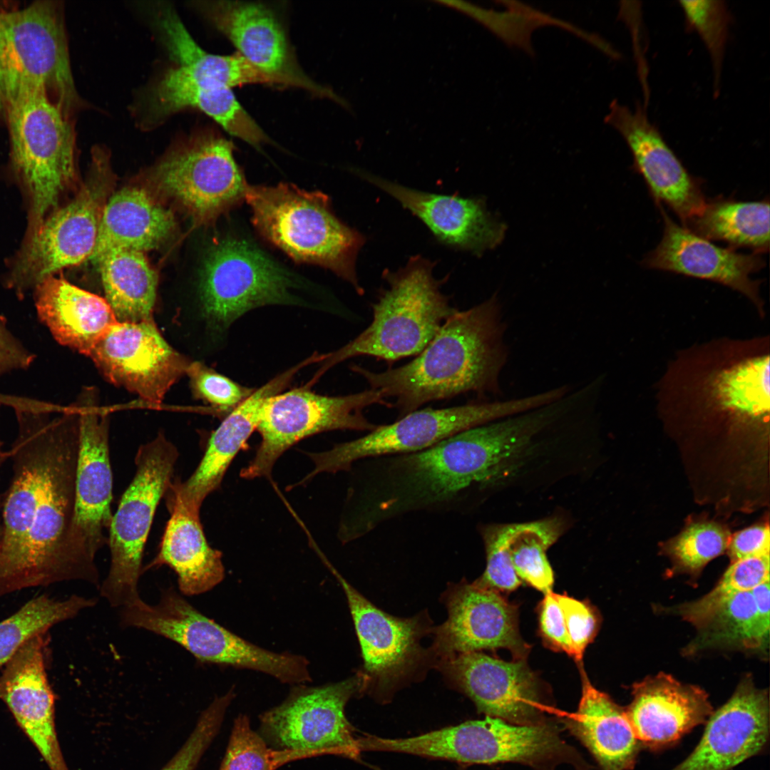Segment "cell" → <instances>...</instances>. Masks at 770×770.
<instances>
[{
    "label": "cell",
    "mask_w": 770,
    "mask_h": 770,
    "mask_svg": "<svg viewBox=\"0 0 770 770\" xmlns=\"http://www.w3.org/2000/svg\"><path fill=\"white\" fill-rule=\"evenodd\" d=\"M441 3L466 13L483 24L508 46L519 48L530 56H535L532 34L541 26H559L591 45H594L597 39L596 34L517 1H500L505 7V10L501 11L483 9L464 1Z\"/></svg>",
    "instance_id": "cell-39"
},
{
    "label": "cell",
    "mask_w": 770,
    "mask_h": 770,
    "mask_svg": "<svg viewBox=\"0 0 770 770\" xmlns=\"http://www.w3.org/2000/svg\"><path fill=\"white\" fill-rule=\"evenodd\" d=\"M544 402L543 395L537 394L508 401L416 410L328 451L307 453L314 468L304 480L323 472L349 471L355 463L364 459L419 451L471 428L537 409Z\"/></svg>",
    "instance_id": "cell-11"
},
{
    "label": "cell",
    "mask_w": 770,
    "mask_h": 770,
    "mask_svg": "<svg viewBox=\"0 0 770 770\" xmlns=\"http://www.w3.org/2000/svg\"><path fill=\"white\" fill-rule=\"evenodd\" d=\"M235 696L232 687L224 694L215 697L200 714L183 745L160 770H195L218 734Z\"/></svg>",
    "instance_id": "cell-45"
},
{
    "label": "cell",
    "mask_w": 770,
    "mask_h": 770,
    "mask_svg": "<svg viewBox=\"0 0 770 770\" xmlns=\"http://www.w3.org/2000/svg\"><path fill=\"white\" fill-rule=\"evenodd\" d=\"M1 404H0V406H1ZM2 447H3V442H2L1 439L0 438V454H1V453H2L3 452H4V451H2Z\"/></svg>",
    "instance_id": "cell-54"
},
{
    "label": "cell",
    "mask_w": 770,
    "mask_h": 770,
    "mask_svg": "<svg viewBox=\"0 0 770 770\" xmlns=\"http://www.w3.org/2000/svg\"><path fill=\"white\" fill-rule=\"evenodd\" d=\"M539 625L542 637L549 646L573 657L564 616L553 592L545 595L540 603Z\"/></svg>",
    "instance_id": "cell-50"
},
{
    "label": "cell",
    "mask_w": 770,
    "mask_h": 770,
    "mask_svg": "<svg viewBox=\"0 0 770 770\" xmlns=\"http://www.w3.org/2000/svg\"><path fill=\"white\" fill-rule=\"evenodd\" d=\"M564 523L558 517L513 523L510 552L515 573L544 595L552 592L554 574L546 551L561 535Z\"/></svg>",
    "instance_id": "cell-41"
},
{
    "label": "cell",
    "mask_w": 770,
    "mask_h": 770,
    "mask_svg": "<svg viewBox=\"0 0 770 770\" xmlns=\"http://www.w3.org/2000/svg\"><path fill=\"white\" fill-rule=\"evenodd\" d=\"M625 712L641 745L657 749L706 723L713 709L701 688L659 673L633 685Z\"/></svg>",
    "instance_id": "cell-28"
},
{
    "label": "cell",
    "mask_w": 770,
    "mask_h": 770,
    "mask_svg": "<svg viewBox=\"0 0 770 770\" xmlns=\"http://www.w3.org/2000/svg\"><path fill=\"white\" fill-rule=\"evenodd\" d=\"M769 555L732 562L718 584L702 598L680 605L674 610L699 627L726 600L735 594L750 591L769 580Z\"/></svg>",
    "instance_id": "cell-42"
},
{
    "label": "cell",
    "mask_w": 770,
    "mask_h": 770,
    "mask_svg": "<svg viewBox=\"0 0 770 770\" xmlns=\"http://www.w3.org/2000/svg\"><path fill=\"white\" fill-rule=\"evenodd\" d=\"M166 502L170 517L157 555L143 570L167 565L177 575L182 595L206 592L224 579L222 553L209 545L200 514L177 500L166 498Z\"/></svg>",
    "instance_id": "cell-32"
},
{
    "label": "cell",
    "mask_w": 770,
    "mask_h": 770,
    "mask_svg": "<svg viewBox=\"0 0 770 770\" xmlns=\"http://www.w3.org/2000/svg\"><path fill=\"white\" fill-rule=\"evenodd\" d=\"M344 591L360 643L364 669L381 688L389 687L411 669L420 653L421 628L416 619H401L381 611L335 569Z\"/></svg>",
    "instance_id": "cell-29"
},
{
    "label": "cell",
    "mask_w": 770,
    "mask_h": 770,
    "mask_svg": "<svg viewBox=\"0 0 770 770\" xmlns=\"http://www.w3.org/2000/svg\"><path fill=\"white\" fill-rule=\"evenodd\" d=\"M232 142L212 130L192 135L155 168V186L201 224L245 200L249 185L235 161Z\"/></svg>",
    "instance_id": "cell-15"
},
{
    "label": "cell",
    "mask_w": 770,
    "mask_h": 770,
    "mask_svg": "<svg viewBox=\"0 0 770 770\" xmlns=\"http://www.w3.org/2000/svg\"><path fill=\"white\" fill-rule=\"evenodd\" d=\"M111 383L159 404L190 361L175 351L153 319L118 322L88 356Z\"/></svg>",
    "instance_id": "cell-18"
},
{
    "label": "cell",
    "mask_w": 770,
    "mask_h": 770,
    "mask_svg": "<svg viewBox=\"0 0 770 770\" xmlns=\"http://www.w3.org/2000/svg\"><path fill=\"white\" fill-rule=\"evenodd\" d=\"M301 369L294 366L273 378L227 414L211 435L205 452L193 473L185 481H172L164 496L200 514L205 498L220 486L237 453L257 429L266 400L286 387Z\"/></svg>",
    "instance_id": "cell-27"
},
{
    "label": "cell",
    "mask_w": 770,
    "mask_h": 770,
    "mask_svg": "<svg viewBox=\"0 0 770 770\" xmlns=\"http://www.w3.org/2000/svg\"><path fill=\"white\" fill-rule=\"evenodd\" d=\"M120 616L123 626L169 639L200 662L258 671L292 685L312 680L305 657L247 641L201 613L173 587L165 589L155 605L140 599L122 607Z\"/></svg>",
    "instance_id": "cell-9"
},
{
    "label": "cell",
    "mask_w": 770,
    "mask_h": 770,
    "mask_svg": "<svg viewBox=\"0 0 770 770\" xmlns=\"http://www.w3.org/2000/svg\"><path fill=\"white\" fill-rule=\"evenodd\" d=\"M729 543V533L722 526L713 523H694L673 541L670 553L682 568L697 570L721 555Z\"/></svg>",
    "instance_id": "cell-47"
},
{
    "label": "cell",
    "mask_w": 770,
    "mask_h": 770,
    "mask_svg": "<svg viewBox=\"0 0 770 770\" xmlns=\"http://www.w3.org/2000/svg\"><path fill=\"white\" fill-rule=\"evenodd\" d=\"M74 409L78 420L79 441L74 513L66 550L80 580L98 585L95 557L108 544L113 517L108 419L91 405Z\"/></svg>",
    "instance_id": "cell-16"
},
{
    "label": "cell",
    "mask_w": 770,
    "mask_h": 770,
    "mask_svg": "<svg viewBox=\"0 0 770 770\" xmlns=\"http://www.w3.org/2000/svg\"><path fill=\"white\" fill-rule=\"evenodd\" d=\"M374 404L393 407L379 390L372 389L329 396L302 387L269 397L257 428L261 443L240 476L253 479L269 476L284 451L309 436L333 430L373 431L378 425L366 418L364 410Z\"/></svg>",
    "instance_id": "cell-14"
},
{
    "label": "cell",
    "mask_w": 770,
    "mask_h": 770,
    "mask_svg": "<svg viewBox=\"0 0 770 770\" xmlns=\"http://www.w3.org/2000/svg\"><path fill=\"white\" fill-rule=\"evenodd\" d=\"M496 294L468 309H458L409 363L382 372L354 365L370 389L394 398L401 418L426 403L468 392L498 394L509 352L506 325Z\"/></svg>",
    "instance_id": "cell-3"
},
{
    "label": "cell",
    "mask_w": 770,
    "mask_h": 770,
    "mask_svg": "<svg viewBox=\"0 0 770 770\" xmlns=\"http://www.w3.org/2000/svg\"><path fill=\"white\" fill-rule=\"evenodd\" d=\"M706 723L694 749L672 770H731L762 751L769 737L767 692L744 679Z\"/></svg>",
    "instance_id": "cell-23"
},
{
    "label": "cell",
    "mask_w": 770,
    "mask_h": 770,
    "mask_svg": "<svg viewBox=\"0 0 770 770\" xmlns=\"http://www.w3.org/2000/svg\"><path fill=\"white\" fill-rule=\"evenodd\" d=\"M728 548L732 563L746 558L769 555V526L754 525L736 533L729 540Z\"/></svg>",
    "instance_id": "cell-51"
},
{
    "label": "cell",
    "mask_w": 770,
    "mask_h": 770,
    "mask_svg": "<svg viewBox=\"0 0 770 770\" xmlns=\"http://www.w3.org/2000/svg\"><path fill=\"white\" fill-rule=\"evenodd\" d=\"M96 604L95 598L77 595L65 600L53 599L46 595L31 599L0 622V667L31 638L48 632L54 625L73 618L81 610Z\"/></svg>",
    "instance_id": "cell-40"
},
{
    "label": "cell",
    "mask_w": 770,
    "mask_h": 770,
    "mask_svg": "<svg viewBox=\"0 0 770 770\" xmlns=\"http://www.w3.org/2000/svg\"><path fill=\"white\" fill-rule=\"evenodd\" d=\"M688 27L694 30L711 56L715 92L718 91L730 24V13L723 1H679Z\"/></svg>",
    "instance_id": "cell-44"
},
{
    "label": "cell",
    "mask_w": 770,
    "mask_h": 770,
    "mask_svg": "<svg viewBox=\"0 0 770 770\" xmlns=\"http://www.w3.org/2000/svg\"><path fill=\"white\" fill-rule=\"evenodd\" d=\"M297 760L295 751L270 747L252 728L248 716L239 714L218 770H277Z\"/></svg>",
    "instance_id": "cell-43"
},
{
    "label": "cell",
    "mask_w": 770,
    "mask_h": 770,
    "mask_svg": "<svg viewBox=\"0 0 770 770\" xmlns=\"http://www.w3.org/2000/svg\"><path fill=\"white\" fill-rule=\"evenodd\" d=\"M185 374L194 396L222 413H230L255 391L199 361L190 362Z\"/></svg>",
    "instance_id": "cell-48"
},
{
    "label": "cell",
    "mask_w": 770,
    "mask_h": 770,
    "mask_svg": "<svg viewBox=\"0 0 770 770\" xmlns=\"http://www.w3.org/2000/svg\"><path fill=\"white\" fill-rule=\"evenodd\" d=\"M48 632L27 641L4 666L0 699L51 770H68L55 727L56 697L46 668Z\"/></svg>",
    "instance_id": "cell-24"
},
{
    "label": "cell",
    "mask_w": 770,
    "mask_h": 770,
    "mask_svg": "<svg viewBox=\"0 0 770 770\" xmlns=\"http://www.w3.org/2000/svg\"><path fill=\"white\" fill-rule=\"evenodd\" d=\"M8 458H9V451H4L1 454H0V467L3 465V463ZM1 497L0 496V510H1ZM1 519H0V533H1Z\"/></svg>",
    "instance_id": "cell-53"
},
{
    "label": "cell",
    "mask_w": 770,
    "mask_h": 770,
    "mask_svg": "<svg viewBox=\"0 0 770 770\" xmlns=\"http://www.w3.org/2000/svg\"><path fill=\"white\" fill-rule=\"evenodd\" d=\"M35 355L30 352L8 329L0 316V376L7 372L28 369Z\"/></svg>",
    "instance_id": "cell-52"
},
{
    "label": "cell",
    "mask_w": 770,
    "mask_h": 770,
    "mask_svg": "<svg viewBox=\"0 0 770 770\" xmlns=\"http://www.w3.org/2000/svg\"><path fill=\"white\" fill-rule=\"evenodd\" d=\"M577 712L566 725L593 755L602 770H631L641 746L622 708L583 674Z\"/></svg>",
    "instance_id": "cell-33"
},
{
    "label": "cell",
    "mask_w": 770,
    "mask_h": 770,
    "mask_svg": "<svg viewBox=\"0 0 770 770\" xmlns=\"http://www.w3.org/2000/svg\"><path fill=\"white\" fill-rule=\"evenodd\" d=\"M604 120L625 140L633 169L643 178L657 205L668 206L682 225L702 210L707 200L701 180L689 173L641 105L632 111L614 99Z\"/></svg>",
    "instance_id": "cell-20"
},
{
    "label": "cell",
    "mask_w": 770,
    "mask_h": 770,
    "mask_svg": "<svg viewBox=\"0 0 770 770\" xmlns=\"http://www.w3.org/2000/svg\"><path fill=\"white\" fill-rule=\"evenodd\" d=\"M178 456L163 433L138 449L134 477L113 514L108 534L111 561L100 592L113 607L122 608L141 599L138 581L145 544Z\"/></svg>",
    "instance_id": "cell-10"
},
{
    "label": "cell",
    "mask_w": 770,
    "mask_h": 770,
    "mask_svg": "<svg viewBox=\"0 0 770 770\" xmlns=\"http://www.w3.org/2000/svg\"><path fill=\"white\" fill-rule=\"evenodd\" d=\"M664 230L657 246L644 258L645 267L705 279L726 286L744 296L761 318L766 315L761 281L751 274L765 261L759 254H744L714 244L676 223L661 205Z\"/></svg>",
    "instance_id": "cell-22"
},
{
    "label": "cell",
    "mask_w": 770,
    "mask_h": 770,
    "mask_svg": "<svg viewBox=\"0 0 770 770\" xmlns=\"http://www.w3.org/2000/svg\"><path fill=\"white\" fill-rule=\"evenodd\" d=\"M448 618L436 632V646L446 658L456 653L504 648L525 659L530 646L518 630L516 607L496 590L461 584L447 597Z\"/></svg>",
    "instance_id": "cell-25"
},
{
    "label": "cell",
    "mask_w": 770,
    "mask_h": 770,
    "mask_svg": "<svg viewBox=\"0 0 770 770\" xmlns=\"http://www.w3.org/2000/svg\"><path fill=\"white\" fill-rule=\"evenodd\" d=\"M512 524H486L479 527L484 544L486 567L474 583L496 591L510 592L521 584L514 570L510 552Z\"/></svg>",
    "instance_id": "cell-46"
},
{
    "label": "cell",
    "mask_w": 770,
    "mask_h": 770,
    "mask_svg": "<svg viewBox=\"0 0 770 770\" xmlns=\"http://www.w3.org/2000/svg\"><path fill=\"white\" fill-rule=\"evenodd\" d=\"M406 754L463 764L519 762L537 770L579 761L575 753L548 723L518 725L499 718L468 721L404 740Z\"/></svg>",
    "instance_id": "cell-13"
},
{
    "label": "cell",
    "mask_w": 770,
    "mask_h": 770,
    "mask_svg": "<svg viewBox=\"0 0 770 770\" xmlns=\"http://www.w3.org/2000/svg\"><path fill=\"white\" fill-rule=\"evenodd\" d=\"M193 6L236 47L237 52L287 87L305 90L344 106L334 91L309 78L299 66L284 29L274 11L257 2L197 1Z\"/></svg>",
    "instance_id": "cell-19"
},
{
    "label": "cell",
    "mask_w": 770,
    "mask_h": 770,
    "mask_svg": "<svg viewBox=\"0 0 770 770\" xmlns=\"http://www.w3.org/2000/svg\"><path fill=\"white\" fill-rule=\"evenodd\" d=\"M245 201L264 238L294 261L328 269L364 294L356 262L366 237L335 215L327 195L288 183L249 185Z\"/></svg>",
    "instance_id": "cell-4"
},
{
    "label": "cell",
    "mask_w": 770,
    "mask_h": 770,
    "mask_svg": "<svg viewBox=\"0 0 770 770\" xmlns=\"http://www.w3.org/2000/svg\"><path fill=\"white\" fill-rule=\"evenodd\" d=\"M106 299L118 322L153 319L158 279L143 252L113 250L96 262Z\"/></svg>",
    "instance_id": "cell-37"
},
{
    "label": "cell",
    "mask_w": 770,
    "mask_h": 770,
    "mask_svg": "<svg viewBox=\"0 0 770 770\" xmlns=\"http://www.w3.org/2000/svg\"><path fill=\"white\" fill-rule=\"evenodd\" d=\"M358 173L419 218L446 245L480 255L504 237L505 225L491 215L481 199L426 192L367 172Z\"/></svg>",
    "instance_id": "cell-26"
},
{
    "label": "cell",
    "mask_w": 770,
    "mask_h": 770,
    "mask_svg": "<svg viewBox=\"0 0 770 770\" xmlns=\"http://www.w3.org/2000/svg\"><path fill=\"white\" fill-rule=\"evenodd\" d=\"M447 675L478 712L518 725L545 724L542 686L525 659L506 662L478 652L446 658Z\"/></svg>",
    "instance_id": "cell-21"
},
{
    "label": "cell",
    "mask_w": 770,
    "mask_h": 770,
    "mask_svg": "<svg viewBox=\"0 0 770 770\" xmlns=\"http://www.w3.org/2000/svg\"><path fill=\"white\" fill-rule=\"evenodd\" d=\"M433 267V262L416 256L397 271L384 273L388 287L371 304V324L342 347L324 354L313 381L356 356L394 362L420 354L458 310L441 292V281L434 277Z\"/></svg>",
    "instance_id": "cell-5"
},
{
    "label": "cell",
    "mask_w": 770,
    "mask_h": 770,
    "mask_svg": "<svg viewBox=\"0 0 770 770\" xmlns=\"http://www.w3.org/2000/svg\"><path fill=\"white\" fill-rule=\"evenodd\" d=\"M536 433L533 419L518 414L419 451L355 463L339 538L360 539L409 513L465 511L476 495L520 466Z\"/></svg>",
    "instance_id": "cell-1"
},
{
    "label": "cell",
    "mask_w": 770,
    "mask_h": 770,
    "mask_svg": "<svg viewBox=\"0 0 770 770\" xmlns=\"http://www.w3.org/2000/svg\"><path fill=\"white\" fill-rule=\"evenodd\" d=\"M769 612L759 610L751 590L734 595L698 628L691 650L710 647L764 648L768 645Z\"/></svg>",
    "instance_id": "cell-38"
},
{
    "label": "cell",
    "mask_w": 770,
    "mask_h": 770,
    "mask_svg": "<svg viewBox=\"0 0 770 770\" xmlns=\"http://www.w3.org/2000/svg\"><path fill=\"white\" fill-rule=\"evenodd\" d=\"M175 227L173 213L145 190L123 188L103 206L94 252L95 262L113 250L143 252L160 245Z\"/></svg>",
    "instance_id": "cell-34"
},
{
    "label": "cell",
    "mask_w": 770,
    "mask_h": 770,
    "mask_svg": "<svg viewBox=\"0 0 770 770\" xmlns=\"http://www.w3.org/2000/svg\"><path fill=\"white\" fill-rule=\"evenodd\" d=\"M18 431L13 476L1 496L0 597L24 588L79 580L66 540L72 523L78 452L76 413Z\"/></svg>",
    "instance_id": "cell-2"
},
{
    "label": "cell",
    "mask_w": 770,
    "mask_h": 770,
    "mask_svg": "<svg viewBox=\"0 0 770 770\" xmlns=\"http://www.w3.org/2000/svg\"><path fill=\"white\" fill-rule=\"evenodd\" d=\"M5 108L11 165L28 205V239L75 182L74 132L69 118L46 96H26Z\"/></svg>",
    "instance_id": "cell-6"
},
{
    "label": "cell",
    "mask_w": 770,
    "mask_h": 770,
    "mask_svg": "<svg viewBox=\"0 0 770 770\" xmlns=\"http://www.w3.org/2000/svg\"><path fill=\"white\" fill-rule=\"evenodd\" d=\"M565 622L566 629L573 650V657L580 662L587 646L595 638L599 626V619L593 608L587 603L553 592Z\"/></svg>",
    "instance_id": "cell-49"
},
{
    "label": "cell",
    "mask_w": 770,
    "mask_h": 770,
    "mask_svg": "<svg viewBox=\"0 0 770 770\" xmlns=\"http://www.w3.org/2000/svg\"><path fill=\"white\" fill-rule=\"evenodd\" d=\"M103 197V187L90 183L72 200L49 214L37 232L24 239L12 260L6 286L23 297L48 277L91 259Z\"/></svg>",
    "instance_id": "cell-17"
},
{
    "label": "cell",
    "mask_w": 770,
    "mask_h": 770,
    "mask_svg": "<svg viewBox=\"0 0 770 770\" xmlns=\"http://www.w3.org/2000/svg\"><path fill=\"white\" fill-rule=\"evenodd\" d=\"M710 241L728 247L749 248L755 254L769 250V201H741L717 197L707 200L702 210L682 225Z\"/></svg>",
    "instance_id": "cell-36"
},
{
    "label": "cell",
    "mask_w": 770,
    "mask_h": 770,
    "mask_svg": "<svg viewBox=\"0 0 770 770\" xmlns=\"http://www.w3.org/2000/svg\"><path fill=\"white\" fill-rule=\"evenodd\" d=\"M156 17L163 41L183 73L231 89L247 84L287 87L281 79L260 70L238 52L222 56L203 50L172 9L163 8Z\"/></svg>",
    "instance_id": "cell-35"
},
{
    "label": "cell",
    "mask_w": 770,
    "mask_h": 770,
    "mask_svg": "<svg viewBox=\"0 0 770 770\" xmlns=\"http://www.w3.org/2000/svg\"><path fill=\"white\" fill-rule=\"evenodd\" d=\"M146 104L148 127L182 109L193 108L252 146L270 142L269 136L238 102L231 88L190 77L176 67L169 69L153 87Z\"/></svg>",
    "instance_id": "cell-30"
},
{
    "label": "cell",
    "mask_w": 770,
    "mask_h": 770,
    "mask_svg": "<svg viewBox=\"0 0 770 770\" xmlns=\"http://www.w3.org/2000/svg\"><path fill=\"white\" fill-rule=\"evenodd\" d=\"M33 95L47 96L68 118L81 104L62 19L48 2L0 14V109Z\"/></svg>",
    "instance_id": "cell-7"
},
{
    "label": "cell",
    "mask_w": 770,
    "mask_h": 770,
    "mask_svg": "<svg viewBox=\"0 0 770 770\" xmlns=\"http://www.w3.org/2000/svg\"><path fill=\"white\" fill-rule=\"evenodd\" d=\"M364 685L359 675L320 686L293 685L284 700L260 715L257 732L270 747L297 751L302 759L334 755L361 761L345 707Z\"/></svg>",
    "instance_id": "cell-12"
},
{
    "label": "cell",
    "mask_w": 770,
    "mask_h": 770,
    "mask_svg": "<svg viewBox=\"0 0 770 770\" xmlns=\"http://www.w3.org/2000/svg\"><path fill=\"white\" fill-rule=\"evenodd\" d=\"M304 284L250 240L225 234L209 249L202 267V315L222 335L247 312L266 305L314 308L302 295Z\"/></svg>",
    "instance_id": "cell-8"
},
{
    "label": "cell",
    "mask_w": 770,
    "mask_h": 770,
    "mask_svg": "<svg viewBox=\"0 0 770 770\" xmlns=\"http://www.w3.org/2000/svg\"><path fill=\"white\" fill-rule=\"evenodd\" d=\"M39 319L61 344L88 356L118 321L105 298L81 289L62 276H50L34 288Z\"/></svg>",
    "instance_id": "cell-31"
}]
</instances>
